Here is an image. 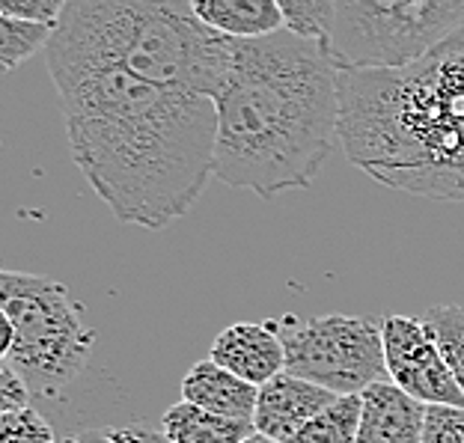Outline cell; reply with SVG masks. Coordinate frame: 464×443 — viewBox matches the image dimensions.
<instances>
[{
  "mask_svg": "<svg viewBox=\"0 0 464 443\" xmlns=\"http://www.w3.org/2000/svg\"><path fill=\"white\" fill-rule=\"evenodd\" d=\"M45 51L69 152L102 203L143 229H164L191 212L215 176V101L155 87L57 36Z\"/></svg>",
  "mask_w": 464,
  "mask_h": 443,
  "instance_id": "cell-1",
  "label": "cell"
},
{
  "mask_svg": "<svg viewBox=\"0 0 464 443\" xmlns=\"http://www.w3.org/2000/svg\"><path fill=\"white\" fill-rule=\"evenodd\" d=\"M215 108L220 182L262 199L310 188L340 140V69L328 48L289 30L232 39Z\"/></svg>",
  "mask_w": 464,
  "mask_h": 443,
  "instance_id": "cell-2",
  "label": "cell"
},
{
  "mask_svg": "<svg viewBox=\"0 0 464 443\" xmlns=\"http://www.w3.org/2000/svg\"><path fill=\"white\" fill-rule=\"evenodd\" d=\"M348 161L396 191L464 199V30L396 72H340Z\"/></svg>",
  "mask_w": 464,
  "mask_h": 443,
  "instance_id": "cell-3",
  "label": "cell"
},
{
  "mask_svg": "<svg viewBox=\"0 0 464 443\" xmlns=\"http://www.w3.org/2000/svg\"><path fill=\"white\" fill-rule=\"evenodd\" d=\"M57 39L120 63L167 90L218 99L232 39L208 30L191 4L173 0H69Z\"/></svg>",
  "mask_w": 464,
  "mask_h": 443,
  "instance_id": "cell-4",
  "label": "cell"
},
{
  "mask_svg": "<svg viewBox=\"0 0 464 443\" xmlns=\"http://www.w3.org/2000/svg\"><path fill=\"white\" fill-rule=\"evenodd\" d=\"M0 313L9 328L4 363L34 396H60L83 372L96 333L63 283L24 271L0 274Z\"/></svg>",
  "mask_w": 464,
  "mask_h": 443,
  "instance_id": "cell-5",
  "label": "cell"
},
{
  "mask_svg": "<svg viewBox=\"0 0 464 443\" xmlns=\"http://www.w3.org/2000/svg\"><path fill=\"white\" fill-rule=\"evenodd\" d=\"M464 30V0H336L328 54L340 72H396Z\"/></svg>",
  "mask_w": 464,
  "mask_h": 443,
  "instance_id": "cell-6",
  "label": "cell"
},
{
  "mask_svg": "<svg viewBox=\"0 0 464 443\" xmlns=\"http://www.w3.org/2000/svg\"><path fill=\"white\" fill-rule=\"evenodd\" d=\"M286 348V372L313 381L334 396H361L387 381L382 324L361 315H298L268 319Z\"/></svg>",
  "mask_w": 464,
  "mask_h": 443,
  "instance_id": "cell-7",
  "label": "cell"
},
{
  "mask_svg": "<svg viewBox=\"0 0 464 443\" xmlns=\"http://www.w3.org/2000/svg\"><path fill=\"white\" fill-rule=\"evenodd\" d=\"M384 363L387 381L405 390L411 399L429 405L464 408V393L456 384V375L444 361V352L426 319L411 315H384Z\"/></svg>",
  "mask_w": 464,
  "mask_h": 443,
  "instance_id": "cell-8",
  "label": "cell"
},
{
  "mask_svg": "<svg viewBox=\"0 0 464 443\" xmlns=\"http://www.w3.org/2000/svg\"><path fill=\"white\" fill-rule=\"evenodd\" d=\"M336 399L331 390L283 372L259 390L253 429L277 443H292Z\"/></svg>",
  "mask_w": 464,
  "mask_h": 443,
  "instance_id": "cell-9",
  "label": "cell"
},
{
  "mask_svg": "<svg viewBox=\"0 0 464 443\" xmlns=\"http://www.w3.org/2000/svg\"><path fill=\"white\" fill-rule=\"evenodd\" d=\"M208 361L229 369L241 381L266 387L277 375L286 372V348L268 322H238L224 328L212 342Z\"/></svg>",
  "mask_w": 464,
  "mask_h": 443,
  "instance_id": "cell-10",
  "label": "cell"
},
{
  "mask_svg": "<svg viewBox=\"0 0 464 443\" xmlns=\"http://www.w3.org/2000/svg\"><path fill=\"white\" fill-rule=\"evenodd\" d=\"M363 414L354 443H423L426 405L393 381H378L361 393Z\"/></svg>",
  "mask_w": 464,
  "mask_h": 443,
  "instance_id": "cell-11",
  "label": "cell"
},
{
  "mask_svg": "<svg viewBox=\"0 0 464 443\" xmlns=\"http://www.w3.org/2000/svg\"><path fill=\"white\" fill-rule=\"evenodd\" d=\"M182 402L206 408L227 419L253 423L256 402H259V387L241 381L229 369L218 366L215 361L206 357V361H199L188 369V375L182 378Z\"/></svg>",
  "mask_w": 464,
  "mask_h": 443,
  "instance_id": "cell-12",
  "label": "cell"
},
{
  "mask_svg": "<svg viewBox=\"0 0 464 443\" xmlns=\"http://www.w3.org/2000/svg\"><path fill=\"white\" fill-rule=\"evenodd\" d=\"M191 13L227 39H266L286 30L277 0H191Z\"/></svg>",
  "mask_w": 464,
  "mask_h": 443,
  "instance_id": "cell-13",
  "label": "cell"
},
{
  "mask_svg": "<svg viewBox=\"0 0 464 443\" xmlns=\"http://www.w3.org/2000/svg\"><path fill=\"white\" fill-rule=\"evenodd\" d=\"M161 431L173 443H241L256 429H253V423L218 417L191 402H179L167 408V414L161 417Z\"/></svg>",
  "mask_w": 464,
  "mask_h": 443,
  "instance_id": "cell-14",
  "label": "cell"
},
{
  "mask_svg": "<svg viewBox=\"0 0 464 443\" xmlns=\"http://www.w3.org/2000/svg\"><path fill=\"white\" fill-rule=\"evenodd\" d=\"M361 414H363L361 396H340L292 443H354L357 429H361Z\"/></svg>",
  "mask_w": 464,
  "mask_h": 443,
  "instance_id": "cell-15",
  "label": "cell"
},
{
  "mask_svg": "<svg viewBox=\"0 0 464 443\" xmlns=\"http://www.w3.org/2000/svg\"><path fill=\"white\" fill-rule=\"evenodd\" d=\"M57 27L30 24V21L0 15V66H4L6 75L15 72L24 60L34 57L39 48H48Z\"/></svg>",
  "mask_w": 464,
  "mask_h": 443,
  "instance_id": "cell-16",
  "label": "cell"
},
{
  "mask_svg": "<svg viewBox=\"0 0 464 443\" xmlns=\"http://www.w3.org/2000/svg\"><path fill=\"white\" fill-rule=\"evenodd\" d=\"M423 319L431 333H435L440 352H444V361L464 393V307H459V303H440V307H431Z\"/></svg>",
  "mask_w": 464,
  "mask_h": 443,
  "instance_id": "cell-17",
  "label": "cell"
},
{
  "mask_svg": "<svg viewBox=\"0 0 464 443\" xmlns=\"http://www.w3.org/2000/svg\"><path fill=\"white\" fill-rule=\"evenodd\" d=\"M280 9L289 34L328 48L336 0H280Z\"/></svg>",
  "mask_w": 464,
  "mask_h": 443,
  "instance_id": "cell-18",
  "label": "cell"
},
{
  "mask_svg": "<svg viewBox=\"0 0 464 443\" xmlns=\"http://www.w3.org/2000/svg\"><path fill=\"white\" fill-rule=\"evenodd\" d=\"M0 443H60L54 429L39 410L27 408L18 414H0Z\"/></svg>",
  "mask_w": 464,
  "mask_h": 443,
  "instance_id": "cell-19",
  "label": "cell"
},
{
  "mask_svg": "<svg viewBox=\"0 0 464 443\" xmlns=\"http://www.w3.org/2000/svg\"><path fill=\"white\" fill-rule=\"evenodd\" d=\"M69 0H0V15L30 21V24L60 27Z\"/></svg>",
  "mask_w": 464,
  "mask_h": 443,
  "instance_id": "cell-20",
  "label": "cell"
},
{
  "mask_svg": "<svg viewBox=\"0 0 464 443\" xmlns=\"http://www.w3.org/2000/svg\"><path fill=\"white\" fill-rule=\"evenodd\" d=\"M423 443H464V408L429 405Z\"/></svg>",
  "mask_w": 464,
  "mask_h": 443,
  "instance_id": "cell-21",
  "label": "cell"
},
{
  "mask_svg": "<svg viewBox=\"0 0 464 443\" xmlns=\"http://www.w3.org/2000/svg\"><path fill=\"white\" fill-rule=\"evenodd\" d=\"M30 408V387L9 363H0V414H18Z\"/></svg>",
  "mask_w": 464,
  "mask_h": 443,
  "instance_id": "cell-22",
  "label": "cell"
},
{
  "mask_svg": "<svg viewBox=\"0 0 464 443\" xmlns=\"http://www.w3.org/2000/svg\"><path fill=\"white\" fill-rule=\"evenodd\" d=\"M111 443H173L164 438V431H152L146 426H111Z\"/></svg>",
  "mask_w": 464,
  "mask_h": 443,
  "instance_id": "cell-23",
  "label": "cell"
},
{
  "mask_svg": "<svg viewBox=\"0 0 464 443\" xmlns=\"http://www.w3.org/2000/svg\"><path fill=\"white\" fill-rule=\"evenodd\" d=\"M66 443H111V438L108 431H81V435H75Z\"/></svg>",
  "mask_w": 464,
  "mask_h": 443,
  "instance_id": "cell-24",
  "label": "cell"
},
{
  "mask_svg": "<svg viewBox=\"0 0 464 443\" xmlns=\"http://www.w3.org/2000/svg\"><path fill=\"white\" fill-rule=\"evenodd\" d=\"M241 443H277V440H271V438H266V435H259V431H253V435H250L247 440H241Z\"/></svg>",
  "mask_w": 464,
  "mask_h": 443,
  "instance_id": "cell-25",
  "label": "cell"
}]
</instances>
